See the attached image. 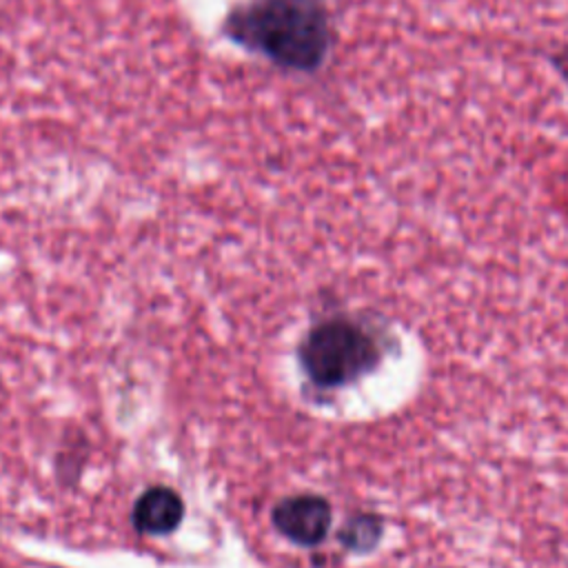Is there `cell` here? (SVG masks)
Here are the masks:
<instances>
[{"label": "cell", "instance_id": "cell-1", "mask_svg": "<svg viewBox=\"0 0 568 568\" xmlns=\"http://www.w3.org/2000/svg\"><path fill=\"white\" fill-rule=\"evenodd\" d=\"M240 47L277 67L311 73L331 49V20L324 0H246L224 22Z\"/></svg>", "mask_w": 568, "mask_h": 568}, {"label": "cell", "instance_id": "cell-4", "mask_svg": "<svg viewBox=\"0 0 568 568\" xmlns=\"http://www.w3.org/2000/svg\"><path fill=\"white\" fill-rule=\"evenodd\" d=\"M182 513L184 508L178 493L164 486H155V488H149L138 499L133 510V524L142 532L164 535L178 528V524L182 521Z\"/></svg>", "mask_w": 568, "mask_h": 568}, {"label": "cell", "instance_id": "cell-6", "mask_svg": "<svg viewBox=\"0 0 568 568\" xmlns=\"http://www.w3.org/2000/svg\"><path fill=\"white\" fill-rule=\"evenodd\" d=\"M550 64H552V69L559 73V78L568 84V44H564V47H559L557 51H552Z\"/></svg>", "mask_w": 568, "mask_h": 568}, {"label": "cell", "instance_id": "cell-5", "mask_svg": "<svg viewBox=\"0 0 568 568\" xmlns=\"http://www.w3.org/2000/svg\"><path fill=\"white\" fill-rule=\"evenodd\" d=\"M382 532H384L382 519L377 515L364 513V515H355L344 524V528L339 530V541L353 552H366L379 541Z\"/></svg>", "mask_w": 568, "mask_h": 568}, {"label": "cell", "instance_id": "cell-3", "mask_svg": "<svg viewBox=\"0 0 568 568\" xmlns=\"http://www.w3.org/2000/svg\"><path fill=\"white\" fill-rule=\"evenodd\" d=\"M275 528L295 544H320L331 526V506L320 495H297L280 501L273 510Z\"/></svg>", "mask_w": 568, "mask_h": 568}, {"label": "cell", "instance_id": "cell-2", "mask_svg": "<svg viewBox=\"0 0 568 568\" xmlns=\"http://www.w3.org/2000/svg\"><path fill=\"white\" fill-rule=\"evenodd\" d=\"M300 359L313 384L337 388L371 373L382 353L362 326L348 320H328L306 335Z\"/></svg>", "mask_w": 568, "mask_h": 568}]
</instances>
